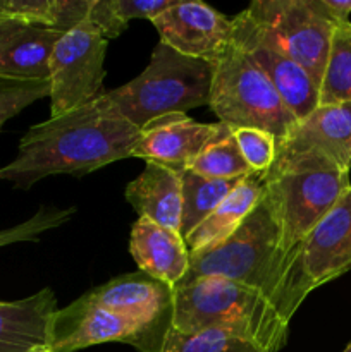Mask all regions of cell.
<instances>
[{"label": "cell", "mask_w": 351, "mask_h": 352, "mask_svg": "<svg viewBox=\"0 0 351 352\" xmlns=\"http://www.w3.org/2000/svg\"><path fill=\"white\" fill-rule=\"evenodd\" d=\"M264 182L265 196L281 230L279 280L296 246L350 189V170H341L317 157L275 153Z\"/></svg>", "instance_id": "3"}, {"label": "cell", "mask_w": 351, "mask_h": 352, "mask_svg": "<svg viewBox=\"0 0 351 352\" xmlns=\"http://www.w3.org/2000/svg\"><path fill=\"white\" fill-rule=\"evenodd\" d=\"M55 313L57 299L48 287L19 301H0V352H28L48 344Z\"/></svg>", "instance_id": "19"}, {"label": "cell", "mask_w": 351, "mask_h": 352, "mask_svg": "<svg viewBox=\"0 0 351 352\" xmlns=\"http://www.w3.org/2000/svg\"><path fill=\"white\" fill-rule=\"evenodd\" d=\"M126 199L140 219L179 232L182 215L181 174L164 165L147 162L145 170L129 182Z\"/></svg>", "instance_id": "18"}, {"label": "cell", "mask_w": 351, "mask_h": 352, "mask_svg": "<svg viewBox=\"0 0 351 352\" xmlns=\"http://www.w3.org/2000/svg\"><path fill=\"white\" fill-rule=\"evenodd\" d=\"M176 0H92L86 19L105 40L119 36L133 19H155Z\"/></svg>", "instance_id": "23"}, {"label": "cell", "mask_w": 351, "mask_h": 352, "mask_svg": "<svg viewBox=\"0 0 351 352\" xmlns=\"http://www.w3.org/2000/svg\"><path fill=\"white\" fill-rule=\"evenodd\" d=\"M76 208L58 210L55 206H40L36 213L30 220L9 229L0 230V248L9 246L14 243H28V241H38L40 236L47 230L55 229L67 222L74 215Z\"/></svg>", "instance_id": "27"}, {"label": "cell", "mask_w": 351, "mask_h": 352, "mask_svg": "<svg viewBox=\"0 0 351 352\" xmlns=\"http://www.w3.org/2000/svg\"><path fill=\"white\" fill-rule=\"evenodd\" d=\"M28 352H54V351H52V347L48 346V344H41V346L31 347V349Z\"/></svg>", "instance_id": "31"}, {"label": "cell", "mask_w": 351, "mask_h": 352, "mask_svg": "<svg viewBox=\"0 0 351 352\" xmlns=\"http://www.w3.org/2000/svg\"><path fill=\"white\" fill-rule=\"evenodd\" d=\"M179 332L220 330L277 352L288 344L289 323L262 291L219 277H202L174 287V323Z\"/></svg>", "instance_id": "2"}, {"label": "cell", "mask_w": 351, "mask_h": 352, "mask_svg": "<svg viewBox=\"0 0 351 352\" xmlns=\"http://www.w3.org/2000/svg\"><path fill=\"white\" fill-rule=\"evenodd\" d=\"M341 352H351V342H350V344H348V346H346V347H344V351H341Z\"/></svg>", "instance_id": "32"}, {"label": "cell", "mask_w": 351, "mask_h": 352, "mask_svg": "<svg viewBox=\"0 0 351 352\" xmlns=\"http://www.w3.org/2000/svg\"><path fill=\"white\" fill-rule=\"evenodd\" d=\"M62 34L52 28L0 19V79L50 81V55Z\"/></svg>", "instance_id": "16"}, {"label": "cell", "mask_w": 351, "mask_h": 352, "mask_svg": "<svg viewBox=\"0 0 351 352\" xmlns=\"http://www.w3.org/2000/svg\"><path fill=\"white\" fill-rule=\"evenodd\" d=\"M351 270V186L286 261L268 301L284 322L310 292Z\"/></svg>", "instance_id": "5"}, {"label": "cell", "mask_w": 351, "mask_h": 352, "mask_svg": "<svg viewBox=\"0 0 351 352\" xmlns=\"http://www.w3.org/2000/svg\"><path fill=\"white\" fill-rule=\"evenodd\" d=\"M189 170L202 177L219 179V181L246 179L255 174L241 155L236 140H234L233 129L229 126H226V129L212 143L203 148Z\"/></svg>", "instance_id": "25"}, {"label": "cell", "mask_w": 351, "mask_h": 352, "mask_svg": "<svg viewBox=\"0 0 351 352\" xmlns=\"http://www.w3.org/2000/svg\"><path fill=\"white\" fill-rule=\"evenodd\" d=\"M313 81L322 82L330 40L339 21L323 0H255L244 9Z\"/></svg>", "instance_id": "8"}, {"label": "cell", "mask_w": 351, "mask_h": 352, "mask_svg": "<svg viewBox=\"0 0 351 352\" xmlns=\"http://www.w3.org/2000/svg\"><path fill=\"white\" fill-rule=\"evenodd\" d=\"M281 230L267 196L222 243L189 254V270L181 282L219 277L270 294L279 275ZM179 282V284H181Z\"/></svg>", "instance_id": "6"}, {"label": "cell", "mask_w": 351, "mask_h": 352, "mask_svg": "<svg viewBox=\"0 0 351 352\" xmlns=\"http://www.w3.org/2000/svg\"><path fill=\"white\" fill-rule=\"evenodd\" d=\"M224 129L226 124L222 122L203 124L186 113H171L151 120L141 129L131 157L143 158L182 174Z\"/></svg>", "instance_id": "14"}, {"label": "cell", "mask_w": 351, "mask_h": 352, "mask_svg": "<svg viewBox=\"0 0 351 352\" xmlns=\"http://www.w3.org/2000/svg\"><path fill=\"white\" fill-rule=\"evenodd\" d=\"M150 23L165 45L179 54L212 64L233 41V19L196 0H176Z\"/></svg>", "instance_id": "12"}, {"label": "cell", "mask_w": 351, "mask_h": 352, "mask_svg": "<svg viewBox=\"0 0 351 352\" xmlns=\"http://www.w3.org/2000/svg\"><path fill=\"white\" fill-rule=\"evenodd\" d=\"M213 67L212 62L182 55L158 41L145 71L105 95L141 131L155 119L209 105Z\"/></svg>", "instance_id": "4"}, {"label": "cell", "mask_w": 351, "mask_h": 352, "mask_svg": "<svg viewBox=\"0 0 351 352\" xmlns=\"http://www.w3.org/2000/svg\"><path fill=\"white\" fill-rule=\"evenodd\" d=\"M85 298L138 327L147 346L145 352L164 349L174 323V287L136 272L93 287Z\"/></svg>", "instance_id": "10"}, {"label": "cell", "mask_w": 351, "mask_h": 352, "mask_svg": "<svg viewBox=\"0 0 351 352\" xmlns=\"http://www.w3.org/2000/svg\"><path fill=\"white\" fill-rule=\"evenodd\" d=\"M326 6L329 7L330 12L334 14L339 23H346L350 21V14H351V0H323Z\"/></svg>", "instance_id": "30"}, {"label": "cell", "mask_w": 351, "mask_h": 352, "mask_svg": "<svg viewBox=\"0 0 351 352\" xmlns=\"http://www.w3.org/2000/svg\"><path fill=\"white\" fill-rule=\"evenodd\" d=\"M109 40L88 19L62 34L50 55V117L64 116L105 93Z\"/></svg>", "instance_id": "9"}, {"label": "cell", "mask_w": 351, "mask_h": 352, "mask_svg": "<svg viewBox=\"0 0 351 352\" xmlns=\"http://www.w3.org/2000/svg\"><path fill=\"white\" fill-rule=\"evenodd\" d=\"M213 65L209 107L219 122L231 129L267 131L281 143L296 119L260 65L233 41Z\"/></svg>", "instance_id": "7"}, {"label": "cell", "mask_w": 351, "mask_h": 352, "mask_svg": "<svg viewBox=\"0 0 351 352\" xmlns=\"http://www.w3.org/2000/svg\"><path fill=\"white\" fill-rule=\"evenodd\" d=\"M119 342L147 351L143 333L123 316L93 305L81 296L57 309L48 329V346L54 352H76L98 344Z\"/></svg>", "instance_id": "13"}, {"label": "cell", "mask_w": 351, "mask_h": 352, "mask_svg": "<svg viewBox=\"0 0 351 352\" xmlns=\"http://www.w3.org/2000/svg\"><path fill=\"white\" fill-rule=\"evenodd\" d=\"M141 131L124 119L105 93L26 131L17 155L0 167V181L28 191L48 175L83 177L133 155Z\"/></svg>", "instance_id": "1"}, {"label": "cell", "mask_w": 351, "mask_h": 352, "mask_svg": "<svg viewBox=\"0 0 351 352\" xmlns=\"http://www.w3.org/2000/svg\"><path fill=\"white\" fill-rule=\"evenodd\" d=\"M129 253L143 274L176 287L189 270V251L179 232L138 219L131 227Z\"/></svg>", "instance_id": "17"}, {"label": "cell", "mask_w": 351, "mask_h": 352, "mask_svg": "<svg viewBox=\"0 0 351 352\" xmlns=\"http://www.w3.org/2000/svg\"><path fill=\"white\" fill-rule=\"evenodd\" d=\"M234 140L241 155L250 165L255 174L265 175L270 165L274 164L277 153V141L270 133L253 127H240L233 129Z\"/></svg>", "instance_id": "28"}, {"label": "cell", "mask_w": 351, "mask_h": 352, "mask_svg": "<svg viewBox=\"0 0 351 352\" xmlns=\"http://www.w3.org/2000/svg\"><path fill=\"white\" fill-rule=\"evenodd\" d=\"M92 0H0V19L67 33L88 16Z\"/></svg>", "instance_id": "21"}, {"label": "cell", "mask_w": 351, "mask_h": 352, "mask_svg": "<svg viewBox=\"0 0 351 352\" xmlns=\"http://www.w3.org/2000/svg\"><path fill=\"white\" fill-rule=\"evenodd\" d=\"M162 352H267L246 339L220 332V330H200V332H179L172 329Z\"/></svg>", "instance_id": "26"}, {"label": "cell", "mask_w": 351, "mask_h": 352, "mask_svg": "<svg viewBox=\"0 0 351 352\" xmlns=\"http://www.w3.org/2000/svg\"><path fill=\"white\" fill-rule=\"evenodd\" d=\"M233 43L260 65L296 120L305 119L320 105L319 85L312 76L292 60L246 10L233 17Z\"/></svg>", "instance_id": "11"}, {"label": "cell", "mask_w": 351, "mask_h": 352, "mask_svg": "<svg viewBox=\"0 0 351 352\" xmlns=\"http://www.w3.org/2000/svg\"><path fill=\"white\" fill-rule=\"evenodd\" d=\"M277 153L317 157L351 170V102L319 105L296 120L288 136L277 143Z\"/></svg>", "instance_id": "15"}, {"label": "cell", "mask_w": 351, "mask_h": 352, "mask_svg": "<svg viewBox=\"0 0 351 352\" xmlns=\"http://www.w3.org/2000/svg\"><path fill=\"white\" fill-rule=\"evenodd\" d=\"M241 181L243 179H231V181L206 179L189 168L182 172V215L181 230H179L182 239L188 237Z\"/></svg>", "instance_id": "22"}, {"label": "cell", "mask_w": 351, "mask_h": 352, "mask_svg": "<svg viewBox=\"0 0 351 352\" xmlns=\"http://www.w3.org/2000/svg\"><path fill=\"white\" fill-rule=\"evenodd\" d=\"M50 95L48 82H16L0 79V131L26 107Z\"/></svg>", "instance_id": "29"}, {"label": "cell", "mask_w": 351, "mask_h": 352, "mask_svg": "<svg viewBox=\"0 0 351 352\" xmlns=\"http://www.w3.org/2000/svg\"><path fill=\"white\" fill-rule=\"evenodd\" d=\"M344 102H351V21L334 30L320 82V105Z\"/></svg>", "instance_id": "24"}, {"label": "cell", "mask_w": 351, "mask_h": 352, "mask_svg": "<svg viewBox=\"0 0 351 352\" xmlns=\"http://www.w3.org/2000/svg\"><path fill=\"white\" fill-rule=\"evenodd\" d=\"M264 175L253 174L243 179L231 191V195L188 237H184L189 254L215 246L227 239L257 206L264 196Z\"/></svg>", "instance_id": "20"}]
</instances>
